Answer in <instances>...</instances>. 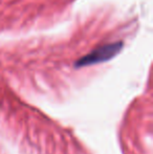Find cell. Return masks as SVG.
I'll list each match as a JSON object with an SVG mask.
<instances>
[{
	"label": "cell",
	"mask_w": 153,
	"mask_h": 154,
	"mask_svg": "<svg viewBox=\"0 0 153 154\" xmlns=\"http://www.w3.org/2000/svg\"><path fill=\"white\" fill-rule=\"evenodd\" d=\"M121 46H122V44L116 43V44H110V45L100 47V48L92 51L87 57L80 60L79 65L82 66V65H90V64H93V63L106 61V60H108L109 58L115 56V54L120 51Z\"/></svg>",
	"instance_id": "1"
}]
</instances>
